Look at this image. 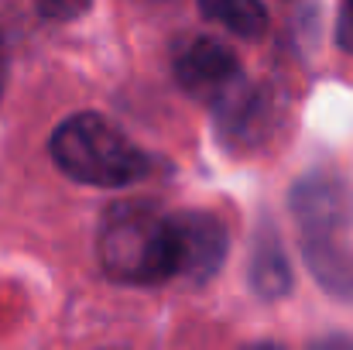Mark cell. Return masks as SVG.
<instances>
[{
  "label": "cell",
  "mask_w": 353,
  "mask_h": 350,
  "mask_svg": "<svg viewBox=\"0 0 353 350\" xmlns=\"http://www.w3.org/2000/svg\"><path fill=\"white\" fill-rule=\"evenodd\" d=\"M90 3H93V0H34V7H38L45 17H52V21H72V17H79Z\"/></svg>",
  "instance_id": "obj_10"
},
{
  "label": "cell",
  "mask_w": 353,
  "mask_h": 350,
  "mask_svg": "<svg viewBox=\"0 0 353 350\" xmlns=\"http://www.w3.org/2000/svg\"><path fill=\"white\" fill-rule=\"evenodd\" d=\"M168 237H172L175 275L189 282H210L220 271L230 247L227 227L213 213H203V210L168 217Z\"/></svg>",
  "instance_id": "obj_3"
},
{
  "label": "cell",
  "mask_w": 353,
  "mask_h": 350,
  "mask_svg": "<svg viewBox=\"0 0 353 350\" xmlns=\"http://www.w3.org/2000/svg\"><path fill=\"white\" fill-rule=\"evenodd\" d=\"M97 254L114 282L158 285L175 278L168 217H158L144 206H114L100 227Z\"/></svg>",
  "instance_id": "obj_2"
},
{
  "label": "cell",
  "mask_w": 353,
  "mask_h": 350,
  "mask_svg": "<svg viewBox=\"0 0 353 350\" xmlns=\"http://www.w3.org/2000/svg\"><path fill=\"white\" fill-rule=\"evenodd\" d=\"M175 79L189 97L216 107L240 86V62L223 41L189 38L175 55Z\"/></svg>",
  "instance_id": "obj_4"
},
{
  "label": "cell",
  "mask_w": 353,
  "mask_h": 350,
  "mask_svg": "<svg viewBox=\"0 0 353 350\" xmlns=\"http://www.w3.org/2000/svg\"><path fill=\"white\" fill-rule=\"evenodd\" d=\"M3 76H7V62H3V48H0V93H3Z\"/></svg>",
  "instance_id": "obj_13"
},
{
  "label": "cell",
  "mask_w": 353,
  "mask_h": 350,
  "mask_svg": "<svg viewBox=\"0 0 353 350\" xmlns=\"http://www.w3.org/2000/svg\"><path fill=\"white\" fill-rule=\"evenodd\" d=\"M250 285L261 299H281L292 289V264L274 231H264L250 254Z\"/></svg>",
  "instance_id": "obj_8"
},
{
  "label": "cell",
  "mask_w": 353,
  "mask_h": 350,
  "mask_svg": "<svg viewBox=\"0 0 353 350\" xmlns=\"http://www.w3.org/2000/svg\"><path fill=\"white\" fill-rule=\"evenodd\" d=\"M305 261L326 292L353 302V251L340 244V233L305 237Z\"/></svg>",
  "instance_id": "obj_6"
},
{
  "label": "cell",
  "mask_w": 353,
  "mask_h": 350,
  "mask_svg": "<svg viewBox=\"0 0 353 350\" xmlns=\"http://www.w3.org/2000/svg\"><path fill=\"white\" fill-rule=\"evenodd\" d=\"M340 45L353 52V0H343V14H340Z\"/></svg>",
  "instance_id": "obj_11"
},
{
  "label": "cell",
  "mask_w": 353,
  "mask_h": 350,
  "mask_svg": "<svg viewBox=\"0 0 353 350\" xmlns=\"http://www.w3.org/2000/svg\"><path fill=\"white\" fill-rule=\"evenodd\" d=\"M216 114H220V130L230 141H236V144H254V141H261L268 134L271 104H268L264 93L247 90L240 83L223 104H216Z\"/></svg>",
  "instance_id": "obj_7"
},
{
  "label": "cell",
  "mask_w": 353,
  "mask_h": 350,
  "mask_svg": "<svg viewBox=\"0 0 353 350\" xmlns=\"http://www.w3.org/2000/svg\"><path fill=\"white\" fill-rule=\"evenodd\" d=\"M199 10L206 21L223 24L240 38H257L268 28L264 0H199Z\"/></svg>",
  "instance_id": "obj_9"
},
{
  "label": "cell",
  "mask_w": 353,
  "mask_h": 350,
  "mask_svg": "<svg viewBox=\"0 0 353 350\" xmlns=\"http://www.w3.org/2000/svg\"><path fill=\"white\" fill-rule=\"evenodd\" d=\"M292 213L299 217L305 237L312 233H343L353 220V196L336 175L312 172L292 189Z\"/></svg>",
  "instance_id": "obj_5"
},
{
  "label": "cell",
  "mask_w": 353,
  "mask_h": 350,
  "mask_svg": "<svg viewBox=\"0 0 353 350\" xmlns=\"http://www.w3.org/2000/svg\"><path fill=\"white\" fill-rule=\"evenodd\" d=\"M52 158L69 179L100 189L134 186L151 172L148 155L100 114H76L62 120L52 134Z\"/></svg>",
  "instance_id": "obj_1"
},
{
  "label": "cell",
  "mask_w": 353,
  "mask_h": 350,
  "mask_svg": "<svg viewBox=\"0 0 353 350\" xmlns=\"http://www.w3.org/2000/svg\"><path fill=\"white\" fill-rule=\"evenodd\" d=\"M247 350H285V347H278V344H254V347H247Z\"/></svg>",
  "instance_id": "obj_14"
},
{
  "label": "cell",
  "mask_w": 353,
  "mask_h": 350,
  "mask_svg": "<svg viewBox=\"0 0 353 350\" xmlns=\"http://www.w3.org/2000/svg\"><path fill=\"white\" fill-rule=\"evenodd\" d=\"M309 350H353V340H347V337H326V340H316Z\"/></svg>",
  "instance_id": "obj_12"
}]
</instances>
